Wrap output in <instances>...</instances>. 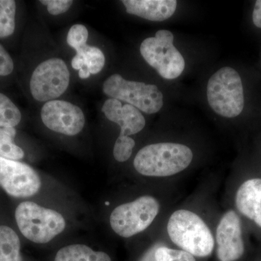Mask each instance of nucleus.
<instances>
[{
  "mask_svg": "<svg viewBox=\"0 0 261 261\" xmlns=\"http://www.w3.org/2000/svg\"><path fill=\"white\" fill-rule=\"evenodd\" d=\"M89 32L87 27L82 24H75L71 27L67 36V43L75 50L87 44Z\"/></svg>",
  "mask_w": 261,
  "mask_h": 261,
  "instance_id": "5701e85b",
  "label": "nucleus"
},
{
  "mask_svg": "<svg viewBox=\"0 0 261 261\" xmlns=\"http://www.w3.org/2000/svg\"><path fill=\"white\" fill-rule=\"evenodd\" d=\"M235 205L240 214L261 228V178H250L240 185Z\"/></svg>",
  "mask_w": 261,
  "mask_h": 261,
  "instance_id": "ddd939ff",
  "label": "nucleus"
},
{
  "mask_svg": "<svg viewBox=\"0 0 261 261\" xmlns=\"http://www.w3.org/2000/svg\"><path fill=\"white\" fill-rule=\"evenodd\" d=\"M155 197L143 195L117 206L110 216V224L115 233L129 238L145 231L153 222L160 211Z\"/></svg>",
  "mask_w": 261,
  "mask_h": 261,
  "instance_id": "39448f33",
  "label": "nucleus"
},
{
  "mask_svg": "<svg viewBox=\"0 0 261 261\" xmlns=\"http://www.w3.org/2000/svg\"><path fill=\"white\" fill-rule=\"evenodd\" d=\"M192 159L193 153L187 146L161 142L141 149L134 160V166L142 176L168 177L186 169Z\"/></svg>",
  "mask_w": 261,
  "mask_h": 261,
  "instance_id": "f257e3e1",
  "label": "nucleus"
},
{
  "mask_svg": "<svg viewBox=\"0 0 261 261\" xmlns=\"http://www.w3.org/2000/svg\"><path fill=\"white\" fill-rule=\"evenodd\" d=\"M167 232L173 244L193 256L205 257L214 252V235L203 219L193 211H174L168 219Z\"/></svg>",
  "mask_w": 261,
  "mask_h": 261,
  "instance_id": "f03ea898",
  "label": "nucleus"
},
{
  "mask_svg": "<svg viewBox=\"0 0 261 261\" xmlns=\"http://www.w3.org/2000/svg\"><path fill=\"white\" fill-rule=\"evenodd\" d=\"M21 113L10 98L0 93V128L15 127L21 121Z\"/></svg>",
  "mask_w": 261,
  "mask_h": 261,
  "instance_id": "aec40b11",
  "label": "nucleus"
},
{
  "mask_svg": "<svg viewBox=\"0 0 261 261\" xmlns=\"http://www.w3.org/2000/svg\"><path fill=\"white\" fill-rule=\"evenodd\" d=\"M173 39L172 33L160 30L154 37L145 39L140 46V53L145 61L166 80L177 78L185 68V59L173 45Z\"/></svg>",
  "mask_w": 261,
  "mask_h": 261,
  "instance_id": "0eeeda50",
  "label": "nucleus"
},
{
  "mask_svg": "<svg viewBox=\"0 0 261 261\" xmlns=\"http://www.w3.org/2000/svg\"><path fill=\"white\" fill-rule=\"evenodd\" d=\"M207 101L214 111L225 118H234L243 112L245 106L243 82L240 74L231 67L216 71L207 86Z\"/></svg>",
  "mask_w": 261,
  "mask_h": 261,
  "instance_id": "20e7f679",
  "label": "nucleus"
},
{
  "mask_svg": "<svg viewBox=\"0 0 261 261\" xmlns=\"http://www.w3.org/2000/svg\"><path fill=\"white\" fill-rule=\"evenodd\" d=\"M15 217L20 232L34 243H49L63 232L66 226L63 215L32 201L19 204Z\"/></svg>",
  "mask_w": 261,
  "mask_h": 261,
  "instance_id": "7ed1b4c3",
  "label": "nucleus"
},
{
  "mask_svg": "<svg viewBox=\"0 0 261 261\" xmlns=\"http://www.w3.org/2000/svg\"><path fill=\"white\" fill-rule=\"evenodd\" d=\"M135 146V141L129 137L119 136L115 142L113 157L118 162L128 161L132 156Z\"/></svg>",
  "mask_w": 261,
  "mask_h": 261,
  "instance_id": "4be33fe9",
  "label": "nucleus"
},
{
  "mask_svg": "<svg viewBox=\"0 0 261 261\" xmlns=\"http://www.w3.org/2000/svg\"><path fill=\"white\" fill-rule=\"evenodd\" d=\"M102 90L110 98L126 102L147 114L159 112L163 106V94L157 86L126 80L117 73L104 82Z\"/></svg>",
  "mask_w": 261,
  "mask_h": 261,
  "instance_id": "423d86ee",
  "label": "nucleus"
},
{
  "mask_svg": "<svg viewBox=\"0 0 261 261\" xmlns=\"http://www.w3.org/2000/svg\"><path fill=\"white\" fill-rule=\"evenodd\" d=\"M102 111L110 121L121 127L120 136L136 135L145 128V117L140 110L129 104L122 106L121 101L110 98L103 105Z\"/></svg>",
  "mask_w": 261,
  "mask_h": 261,
  "instance_id": "f8f14e48",
  "label": "nucleus"
},
{
  "mask_svg": "<svg viewBox=\"0 0 261 261\" xmlns=\"http://www.w3.org/2000/svg\"><path fill=\"white\" fill-rule=\"evenodd\" d=\"M16 3L13 0H0V39L15 32Z\"/></svg>",
  "mask_w": 261,
  "mask_h": 261,
  "instance_id": "6ab92c4d",
  "label": "nucleus"
},
{
  "mask_svg": "<svg viewBox=\"0 0 261 261\" xmlns=\"http://www.w3.org/2000/svg\"><path fill=\"white\" fill-rule=\"evenodd\" d=\"M252 21L255 27L261 29V0H257L255 3L252 13Z\"/></svg>",
  "mask_w": 261,
  "mask_h": 261,
  "instance_id": "a878e982",
  "label": "nucleus"
},
{
  "mask_svg": "<svg viewBox=\"0 0 261 261\" xmlns=\"http://www.w3.org/2000/svg\"><path fill=\"white\" fill-rule=\"evenodd\" d=\"M128 14L151 21H163L171 18L177 7L176 0H123Z\"/></svg>",
  "mask_w": 261,
  "mask_h": 261,
  "instance_id": "4468645a",
  "label": "nucleus"
},
{
  "mask_svg": "<svg viewBox=\"0 0 261 261\" xmlns=\"http://www.w3.org/2000/svg\"><path fill=\"white\" fill-rule=\"evenodd\" d=\"M55 261H112L107 253L94 251L85 245L75 244L62 247L57 252Z\"/></svg>",
  "mask_w": 261,
  "mask_h": 261,
  "instance_id": "dca6fc26",
  "label": "nucleus"
},
{
  "mask_svg": "<svg viewBox=\"0 0 261 261\" xmlns=\"http://www.w3.org/2000/svg\"><path fill=\"white\" fill-rule=\"evenodd\" d=\"M0 187L12 197L27 198L39 192L42 180L29 165L0 157Z\"/></svg>",
  "mask_w": 261,
  "mask_h": 261,
  "instance_id": "1a4fd4ad",
  "label": "nucleus"
},
{
  "mask_svg": "<svg viewBox=\"0 0 261 261\" xmlns=\"http://www.w3.org/2000/svg\"><path fill=\"white\" fill-rule=\"evenodd\" d=\"M0 261H23L18 234L4 225L0 226Z\"/></svg>",
  "mask_w": 261,
  "mask_h": 261,
  "instance_id": "f3484780",
  "label": "nucleus"
},
{
  "mask_svg": "<svg viewBox=\"0 0 261 261\" xmlns=\"http://www.w3.org/2000/svg\"><path fill=\"white\" fill-rule=\"evenodd\" d=\"M160 244H154L145 252L139 261H157L155 258V251Z\"/></svg>",
  "mask_w": 261,
  "mask_h": 261,
  "instance_id": "bb28decb",
  "label": "nucleus"
},
{
  "mask_svg": "<svg viewBox=\"0 0 261 261\" xmlns=\"http://www.w3.org/2000/svg\"><path fill=\"white\" fill-rule=\"evenodd\" d=\"M14 69V63L2 44H0V75L6 76L10 75Z\"/></svg>",
  "mask_w": 261,
  "mask_h": 261,
  "instance_id": "393cba45",
  "label": "nucleus"
},
{
  "mask_svg": "<svg viewBox=\"0 0 261 261\" xmlns=\"http://www.w3.org/2000/svg\"><path fill=\"white\" fill-rule=\"evenodd\" d=\"M75 51L71 65L75 70H80L79 75L82 80L88 79L91 74H97L104 68L106 58L99 48L86 44Z\"/></svg>",
  "mask_w": 261,
  "mask_h": 261,
  "instance_id": "2eb2a0df",
  "label": "nucleus"
},
{
  "mask_svg": "<svg viewBox=\"0 0 261 261\" xmlns=\"http://www.w3.org/2000/svg\"><path fill=\"white\" fill-rule=\"evenodd\" d=\"M70 72L66 63L53 58L40 63L33 72L30 90L39 102H49L61 97L68 88Z\"/></svg>",
  "mask_w": 261,
  "mask_h": 261,
  "instance_id": "6e6552de",
  "label": "nucleus"
},
{
  "mask_svg": "<svg viewBox=\"0 0 261 261\" xmlns=\"http://www.w3.org/2000/svg\"><path fill=\"white\" fill-rule=\"evenodd\" d=\"M41 118L49 130L67 136L80 134L86 121L83 111L79 106L58 99L45 102L41 111Z\"/></svg>",
  "mask_w": 261,
  "mask_h": 261,
  "instance_id": "9d476101",
  "label": "nucleus"
},
{
  "mask_svg": "<svg viewBox=\"0 0 261 261\" xmlns=\"http://www.w3.org/2000/svg\"><path fill=\"white\" fill-rule=\"evenodd\" d=\"M157 261H197L195 256L185 250L169 248L159 245L156 249Z\"/></svg>",
  "mask_w": 261,
  "mask_h": 261,
  "instance_id": "412c9836",
  "label": "nucleus"
},
{
  "mask_svg": "<svg viewBox=\"0 0 261 261\" xmlns=\"http://www.w3.org/2000/svg\"><path fill=\"white\" fill-rule=\"evenodd\" d=\"M15 135L14 127L0 128V157L13 161L23 159L25 153L23 149L13 142Z\"/></svg>",
  "mask_w": 261,
  "mask_h": 261,
  "instance_id": "a211bd4d",
  "label": "nucleus"
},
{
  "mask_svg": "<svg viewBox=\"0 0 261 261\" xmlns=\"http://www.w3.org/2000/svg\"><path fill=\"white\" fill-rule=\"evenodd\" d=\"M216 255L219 261H238L245 253L241 219L234 211H226L216 233Z\"/></svg>",
  "mask_w": 261,
  "mask_h": 261,
  "instance_id": "9b49d317",
  "label": "nucleus"
},
{
  "mask_svg": "<svg viewBox=\"0 0 261 261\" xmlns=\"http://www.w3.org/2000/svg\"><path fill=\"white\" fill-rule=\"evenodd\" d=\"M40 3L47 7L49 14H63L69 10L73 2L71 0H42Z\"/></svg>",
  "mask_w": 261,
  "mask_h": 261,
  "instance_id": "b1692460",
  "label": "nucleus"
}]
</instances>
